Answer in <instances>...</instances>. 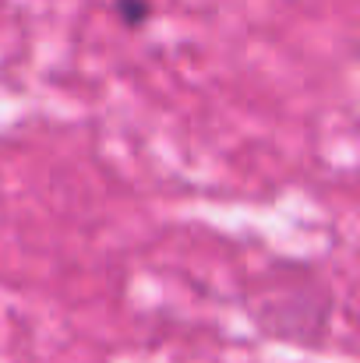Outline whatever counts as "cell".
I'll list each match as a JSON object with an SVG mask.
<instances>
[{
    "label": "cell",
    "instance_id": "cell-1",
    "mask_svg": "<svg viewBox=\"0 0 360 363\" xmlns=\"http://www.w3.org/2000/svg\"><path fill=\"white\" fill-rule=\"evenodd\" d=\"M114 14L127 32H141L152 18V0H114Z\"/></svg>",
    "mask_w": 360,
    "mask_h": 363
}]
</instances>
